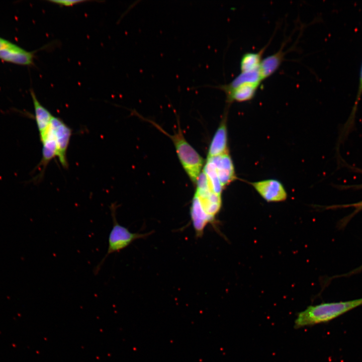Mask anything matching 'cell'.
Masks as SVG:
<instances>
[{
    "label": "cell",
    "mask_w": 362,
    "mask_h": 362,
    "mask_svg": "<svg viewBox=\"0 0 362 362\" xmlns=\"http://www.w3.org/2000/svg\"><path fill=\"white\" fill-rule=\"evenodd\" d=\"M9 42L10 41L0 37V50L6 46Z\"/></svg>",
    "instance_id": "ac0fdd59"
},
{
    "label": "cell",
    "mask_w": 362,
    "mask_h": 362,
    "mask_svg": "<svg viewBox=\"0 0 362 362\" xmlns=\"http://www.w3.org/2000/svg\"><path fill=\"white\" fill-rule=\"evenodd\" d=\"M168 136L173 143L183 167L191 180L196 184L204 164L203 158L186 140L179 127L173 135Z\"/></svg>",
    "instance_id": "277c9868"
},
{
    "label": "cell",
    "mask_w": 362,
    "mask_h": 362,
    "mask_svg": "<svg viewBox=\"0 0 362 362\" xmlns=\"http://www.w3.org/2000/svg\"><path fill=\"white\" fill-rule=\"evenodd\" d=\"M197 189L190 207L191 222L197 237L204 234L206 226L214 222L222 206L221 195L212 192L202 171L197 181Z\"/></svg>",
    "instance_id": "6da1fadb"
},
{
    "label": "cell",
    "mask_w": 362,
    "mask_h": 362,
    "mask_svg": "<svg viewBox=\"0 0 362 362\" xmlns=\"http://www.w3.org/2000/svg\"><path fill=\"white\" fill-rule=\"evenodd\" d=\"M251 184L261 197L267 202H281L287 198V193L283 186L277 180L266 179Z\"/></svg>",
    "instance_id": "52a82bcc"
},
{
    "label": "cell",
    "mask_w": 362,
    "mask_h": 362,
    "mask_svg": "<svg viewBox=\"0 0 362 362\" xmlns=\"http://www.w3.org/2000/svg\"><path fill=\"white\" fill-rule=\"evenodd\" d=\"M282 50L283 48L262 60L258 68L262 81L272 75L280 67L285 54Z\"/></svg>",
    "instance_id": "4fadbf2b"
},
{
    "label": "cell",
    "mask_w": 362,
    "mask_h": 362,
    "mask_svg": "<svg viewBox=\"0 0 362 362\" xmlns=\"http://www.w3.org/2000/svg\"><path fill=\"white\" fill-rule=\"evenodd\" d=\"M262 48L257 52H247L241 57L240 61L241 72L251 71L258 69L262 61V56L265 50Z\"/></svg>",
    "instance_id": "9a60e30c"
},
{
    "label": "cell",
    "mask_w": 362,
    "mask_h": 362,
    "mask_svg": "<svg viewBox=\"0 0 362 362\" xmlns=\"http://www.w3.org/2000/svg\"><path fill=\"white\" fill-rule=\"evenodd\" d=\"M49 2L61 6L72 7L80 3L88 2L89 1L78 0H51L49 1Z\"/></svg>",
    "instance_id": "e0dca14e"
},
{
    "label": "cell",
    "mask_w": 362,
    "mask_h": 362,
    "mask_svg": "<svg viewBox=\"0 0 362 362\" xmlns=\"http://www.w3.org/2000/svg\"><path fill=\"white\" fill-rule=\"evenodd\" d=\"M347 206L354 207L358 208V209H361V208H362V201L359 202L357 203L345 206V207H347Z\"/></svg>",
    "instance_id": "d6986e66"
},
{
    "label": "cell",
    "mask_w": 362,
    "mask_h": 362,
    "mask_svg": "<svg viewBox=\"0 0 362 362\" xmlns=\"http://www.w3.org/2000/svg\"><path fill=\"white\" fill-rule=\"evenodd\" d=\"M110 209L113 224L108 237V247L105 256L94 269L95 275L98 274L106 259L111 254L119 252L135 240L148 235V234L132 232L128 228L120 224L116 217L117 206L113 204Z\"/></svg>",
    "instance_id": "3957f363"
},
{
    "label": "cell",
    "mask_w": 362,
    "mask_h": 362,
    "mask_svg": "<svg viewBox=\"0 0 362 362\" xmlns=\"http://www.w3.org/2000/svg\"><path fill=\"white\" fill-rule=\"evenodd\" d=\"M30 94L33 103L36 123L41 137L48 129L53 116L41 105L32 89H31Z\"/></svg>",
    "instance_id": "7c38bea8"
},
{
    "label": "cell",
    "mask_w": 362,
    "mask_h": 362,
    "mask_svg": "<svg viewBox=\"0 0 362 362\" xmlns=\"http://www.w3.org/2000/svg\"><path fill=\"white\" fill-rule=\"evenodd\" d=\"M203 171L206 175L210 189L216 194L221 195L223 188L220 183L213 163L207 160Z\"/></svg>",
    "instance_id": "2e32d148"
},
{
    "label": "cell",
    "mask_w": 362,
    "mask_h": 362,
    "mask_svg": "<svg viewBox=\"0 0 362 362\" xmlns=\"http://www.w3.org/2000/svg\"><path fill=\"white\" fill-rule=\"evenodd\" d=\"M40 140L42 144V155L38 166L41 168V174H43L49 162L57 157L56 145L50 125L46 133L40 137Z\"/></svg>",
    "instance_id": "8fae6325"
},
{
    "label": "cell",
    "mask_w": 362,
    "mask_h": 362,
    "mask_svg": "<svg viewBox=\"0 0 362 362\" xmlns=\"http://www.w3.org/2000/svg\"><path fill=\"white\" fill-rule=\"evenodd\" d=\"M56 145L57 157L64 168L68 166L66 158L70 139L72 134L71 128L61 119L53 116L50 124Z\"/></svg>",
    "instance_id": "5b68a950"
},
{
    "label": "cell",
    "mask_w": 362,
    "mask_h": 362,
    "mask_svg": "<svg viewBox=\"0 0 362 362\" xmlns=\"http://www.w3.org/2000/svg\"><path fill=\"white\" fill-rule=\"evenodd\" d=\"M35 51H28L11 42L0 50V59L21 65L34 64Z\"/></svg>",
    "instance_id": "8992f818"
},
{
    "label": "cell",
    "mask_w": 362,
    "mask_h": 362,
    "mask_svg": "<svg viewBox=\"0 0 362 362\" xmlns=\"http://www.w3.org/2000/svg\"><path fill=\"white\" fill-rule=\"evenodd\" d=\"M361 305L362 298L309 306L298 314L295 320L294 328L298 329L330 321Z\"/></svg>",
    "instance_id": "7a4b0ae2"
},
{
    "label": "cell",
    "mask_w": 362,
    "mask_h": 362,
    "mask_svg": "<svg viewBox=\"0 0 362 362\" xmlns=\"http://www.w3.org/2000/svg\"><path fill=\"white\" fill-rule=\"evenodd\" d=\"M259 83L246 82L238 85L230 89L225 90L226 101L242 102L251 100L259 85Z\"/></svg>",
    "instance_id": "30bf717a"
},
{
    "label": "cell",
    "mask_w": 362,
    "mask_h": 362,
    "mask_svg": "<svg viewBox=\"0 0 362 362\" xmlns=\"http://www.w3.org/2000/svg\"><path fill=\"white\" fill-rule=\"evenodd\" d=\"M261 81L258 69L251 71L241 72L229 83L219 85L217 86L216 87L224 91L232 89L244 83L254 82L260 83Z\"/></svg>",
    "instance_id": "5bb4252c"
},
{
    "label": "cell",
    "mask_w": 362,
    "mask_h": 362,
    "mask_svg": "<svg viewBox=\"0 0 362 362\" xmlns=\"http://www.w3.org/2000/svg\"><path fill=\"white\" fill-rule=\"evenodd\" d=\"M214 164L217 174L224 188L235 178L232 160L228 153L207 158Z\"/></svg>",
    "instance_id": "ba28073f"
},
{
    "label": "cell",
    "mask_w": 362,
    "mask_h": 362,
    "mask_svg": "<svg viewBox=\"0 0 362 362\" xmlns=\"http://www.w3.org/2000/svg\"><path fill=\"white\" fill-rule=\"evenodd\" d=\"M228 153L227 132L225 117L222 120L211 142L208 158Z\"/></svg>",
    "instance_id": "9c48e42d"
}]
</instances>
